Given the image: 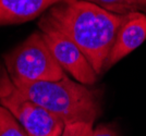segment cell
Returning a JSON list of instances; mask_svg holds the SVG:
<instances>
[{"mask_svg": "<svg viewBox=\"0 0 146 136\" xmlns=\"http://www.w3.org/2000/svg\"><path fill=\"white\" fill-rule=\"evenodd\" d=\"M75 44L99 75L128 18L84 0H63L43 15Z\"/></svg>", "mask_w": 146, "mask_h": 136, "instance_id": "cell-1", "label": "cell"}, {"mask_svg": "<svg viewBox=\"0 0 146 136\" xmlns=\"http://www.w3.org/2000/svg\"><path fill=\"white\" fill-rule=\"evenodd\" d=\"M26 99L61 119L66 124H93L100 113L97 90L71 80L64 74L59 81H11Z\"/></svg>", "mask_w": 146, "mask_h": 136, "instance_id": "cell-2", "label": "cell"}, {"mask_svg": "<svg viewBox=\"0 0 146 136\" xmlns=\"http://www.w3.org/2000/svg\"><path fill=\"white\" fill-rule=\"evenodd\" d=\"M11 81H59L66 74L56 61L42 32H35L5 56Z\"/></svg>", "mask_w": 146, "mask_h": 136, "instance_id": "cell-3", "label": "cell"}, {"mask_svg": "<svg viewBox=\"0 0 146 136\" xmlns=\"http://www.w3.org/2000/svg\"><path fill=\"white\" fill-rule=\"evenodd\" d=\"M0 105L11 112L29 136H61L66 123L22 96L3 72L0 76Z\"/></svg>", "mask_w": 146, "mask_h": 136, "instance_id": "cell-4", "label": "cell"}, {"mask_svg": "<svg viewBox=\"0 0 146 136\" xmlns=\"http://www.w3.org/2000/svg\"><path fill=\"white\" fill-rule=\"evenodd\" d=\"M45 42L61 68L83 85H93L97 81V73L80 48L44 17L38 22Z\"/></svg>", "mask_w": 146, "mask_h": 136, "instance_id": "cell-5", "label": "cell"}, {"mask_svg": "<svg viewBox=\"0 0 146 136\" xmlns=\"http://www.w3.org/2000/svg\"><path fill=\"white\" fill-rule=\"evenodd\" d=\"M146 40V13H129L118 32L116 42L106 61L105 70L119 62Z\"/></svg>", "mask_w": 146, "mask_h": 136, "instance_id": "cell-6", "label": "cell"}, {"mask_svg": "<svg viewBox=\"0 0 146 136\" xmlns=\"http://www.w3.org/2000/svg\"><path fill=\"white\" fill-rule=\"evenodd\" d=\"M61 1L63 0H0V25L31 21Z\"/></svg>", "mask_w": 146, "mask_h": 136, "instance_id": "cell-7", "label": "cell"}, {"mask_svg": "<svg viewBox=\"0 0 146 136\" xmlns=\"http://www.w3.org/2000/svg\"><path fill=\"white\" fill-rule=\"evenodd\" d=\"M110 12L125 15L132 12H144L146 13V0H84Z\"/></svg>", "mask_w": 146, "mask_h": 136, "instance_id": "cell-8", "label": "cell"}, {"mask_svg": "<svg viewBox=\"0 0 146 136\" xmlns=\"http://www.w3.org/2000/svg\"><path fill=\"white\" fill-rule=\"evenodd\" d=\"M0 136H29L11 112L0 105Z\"/></svg>", "mask_w": 146, "mask_h": 136, "instance_id": "cell-9", "label": "cell"}, {"mask_svg": "<svg viewBox=\"0 0 146 136\" xmlns=\"http://www.w3.org/2000/svg\"><path fill=\"white\" fill-rule=\"evenodd\" d=\"M93 130V124L76 122L66 124L61 136H88Z\"/></svg>", "mask_w": 146, "mask_h": 136, "instance_id": "cell-10", "label": "cell"}, {"mask_svg": "<svg viewBox=\"0 0 146 136\" xmlns=\"http://www.w3.org/2000/svg\"><path fill=\"white\" fill-rule=\"evenodd\" d=\"M88 136H118L117 132L108 125H98L96 129H93Z\"/></svg>", "mask_w": 146, "mask_h": 136, "instance_id": "cell-11", "label": "cell"}]
</instances>
